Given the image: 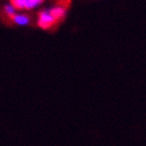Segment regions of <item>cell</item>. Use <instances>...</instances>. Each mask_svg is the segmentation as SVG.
Returning a JSON list of instances; mask_svg holds the SVG:
<instances>
[{
  "instance_id": "cell-6",
  "label": "cell",
  "mask_w": 146,
  "mask_h": 146,
  "mask_svg": "<svg viewBox=\"0 0 146 146\" xmlns=\"http://www.w3.org/2000/svg\"><path fill=\"white\" fill-rule=\"evenodd\" d=\"M5 13L7 16H9L10 18L13 17L16 14V9L10 4V5H6L5 6Z\"/></svg>"
},
{
  "instance_id": "cell-2",
  "label": "cell",
  "mask_w": 146,
  "mask_h": 146,
  "mask_svg": "<svg viewBox=\"0 0 146 146\" xmlns=\"http://www.w3.org/2000/svg\"><path fill=\"white\" fill-rule=\"evenodd\" d=\"M50 13L52 15V17L55 19V21H59L64 18V16L66 14V9L64 6H55L49 11Z\"/></svg>"
},
{
  "instance_id": "cell-1",
  "label": "cell",
  "mask_w": 146,
  "mask_h": 146,
  "mask_svg": "<svg viewBox=\"0 0 146 146\" xmlns=\"http://www.w3.org/2000/svg\"><path fill=\"white\" fill-rule=\"evenodd\" d=\"M56 21L50 13L49 11H42L38 15L37 25L42 29H47L51 28L55 24Z\"/></svg>"
},
{
  "instance_id": "cell-3",
  "label": "cell",
  "mask_w": 146,
  "mask_h": 146,
  "mask_svg": "<svg viewBox=\"0 0 146 146\" xmlns=\"http://www.w3.org/2000/svg\"><path fill=\"white\" fill-rule=\"evenodd\" d=\"M12 20L14 23H16L19 26H26L30 22L29 17L27 16L26 14H23V13H21V14L16 13L13 17H12Z\"/></svg>"
},
{
  "instance_id": "cell-4",
  "label": "cell",
  "mask_w": 146,
  "mask_h": 146,
  "mask_svg": "<svg viewBox=\"0 0 146 146\" xmlns=\"http://www.w3.org/2000/svg\"><path fill=\"white\" fill-rule=\"evenodd\" d=\"M44 0H26V4H25V9H34L37 6H39Z\"/></svg>"
},
{
  "instance_id": "cell-5",
  "label": "cell",
  "mask_w": 146,
  "mask_h": 146,
  "mask_svg": "<svg viewBox=\"0 0 146 146\" xmlns=\"http://www.w3.org/2000/svg\"><path fill=\"white\" fill-rule=\"evenodd\" d=\"M11 5L15 8L16 10H22L25 9L26 0H10Z\"/></svg>"
}]
</instances>
